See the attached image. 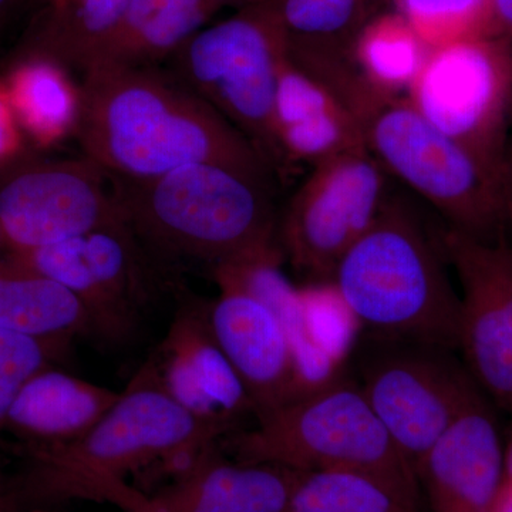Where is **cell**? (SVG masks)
Segmentation results:
<instances>
[{
	"mask_svg": "<svg viewBox=\"0 0 512 512\" xmlns=\"http://www.w3.org/2000/svg\"><path fill=\"white\" fill-rule=\"evenodd\" d=\"M79 87L74 136L107 174L148 180L185 165L215 164L271 184L272 165L261 151L173 74L93 64Z\"/></svg>",
	"mask_w": 512,
	"mask_h": 512,
	"instance_id": "obj_1",
	"label": "cell"
},
{
	"mask_svg": "<svg viewBox=\"0 0 512 512\" xmlns=\"http://www.w3.org/2000/svg\"><path fill=\"white\" fill-rule=\"evenodd\" d=\"M439 234L390 195L375 222L340 259L332 284L370 338L458 350L460 296Z\"/></svg>",
	"mask_w": 512,
	"mask_h": 512,
	"instance_id": "obj_2",
	"label": "cell"
},
{
	"mask_svg": "<svg viewBox=\"0 0 512 512\" xmlns=\"http://www.w3.org/2000/svg\"><path fill=\"white\" fill-rule=\"evenodd\" d=\"M113 181L128 228L150 254L215 266L279 245L271 184L247 174L191 164Z\"/></svg>",
	"mask_w": 512,
	"mask_h": 512,
	"instance_id": "obj_3",
	"label": "cell"
},
{
	"mask_svg": "<svg viewBox=\"0 0 512 512\" xmlns=\"http://www.w3.org/2000/svg\"><path fill=\"white\" fill-rule=\"evenodd\" d=\"M220 437V431L175 402L146 366L80 439L16 447L25 466L12 477L33 507L57 510L64 501L84 498L90 485L126 481L185 447L217 443Z\"/></svg>",
	"mask_w": 512,
	"mask_h": 512,
	"instance_id": "obj_4",
	"label": "cell"
},
{
	"mask_svg": "<svg viewBox=\"0 0 512 512\" xmlns=\"http://www.w3.org/2000/svg\"><path fill=\"white\" fill-rule=\"evenodd\" d=\"M229 434L235 460L291 470L352 471L389 485L420 505V484L356 380L342 370Z\"/></svg>",
	"mask_w": 512,
	"mask_h": 512,
	"instance_id": "obj_5",
	"label": "cell"
},
{
	"mask_svg": "<svg viewBox=\"0 0 512 512\" xmlns=\"http://www.w3.org/2000/svg\"><path fill=\"white\" fill-rule=\"evenodd\" d=\"M286 57L284 30L274 2L238 9L205 26L173 57L175 79L218 111L274 165V107Z\"/></svg>",
	"mask_w": 512,
	"mask_h": 512,
	"instance_id": "obj_6",
	"label": "cell"
},
{
	"mask_svg": "<svg viewBox=\"0 0 512 512\" xmlns=\"http://www.w3.org/2000/svg\"><path fill=\"white\" fill-rule=\"evenodd\" d=\"M365 144L386 174L429 202L448 227L483 241L504 237L500 174L437 130L406 97L372 114Z\"/></svg>",
	"mask_w": 512,
	"mask_h": 512,
	"instance_id": "obj_7",
	"label": "cell"
},
{
	"mask_svg": "<svg viewBox=\"0 0 512 512\" xmlns=\"http://www.w3.org/2000/svg\"><path fill=\"white\" fill-rule=\"evenodd\" d=\"M406 99L441 133L501 173L512 117V47L477 36L430 50Z\"/></svg>",
	"mask_w": 512,
	"mask_h": 512,
	"instance_id": "obj_8",
	"label": "cell"
},
{
	"mask_svg": "<svg viewBox=\"0 0 512 512\" xmlns=\"http://www.w3.org/2000/svg\"><path fill=\"white\" fill-rule=\"evenodd\" d=\"M386 171L367 148L312 167L278 220V242L311 285L332 282L336 266L375 222L387 198Z\"/></svg>",
	"mask_w": 512,
	"mask_h": 512,
	"instance_id": "obj_9",
	"label": "cell"
},
{
	"mask_svg": "<svg viewBox=\"0 0 512 512\" xmlns=\"http://www.w3.org/2000/svg\"><path fill=\"white\" fill-rule=\"evenodd\" d=\"M372 343L356 382L416 474L478 384L453 350L376 339Z\"/></svg>",
	"mask_w": 512,
	"mask_h": 512,
	"instance_id": "obj_10",
	"label": "cell"
},
{
	"mask_svg": "<svg viewBox=\"0 0 512 512\" xmlns=\"http://www.w3.org/2000/svg\"><path fill=\"white\" fill-rule=\"evenodd\" d=\"M6 170L0 178V229L10 252L127 225L113 177L89 158L13 163Z\"/></svg>",
	"mask_w": 512,
	"mask_h": 512,
	"instance_id": "obj_11",
	"label": "cell"
},
{
	"mask_svg": "<svg viewBox=\"0 0 512 512\" xmlns=\"http://www.w3.org/2000/svg\"><path fill=\"white\" fill-rule=\"evenodd\" d=\"M441 248L460 281L458 350L497 409L512 416V245L483 241L450 227Z\"/></svg>",
	"mask_w": 512,
	"mask_h": 512,
	"instance_id": "obj_12",
	"label": "cell"
},
{
	"mask_svg": "<svg viewBox=\"0 0 512 512\" xmlns=\"http://www.w3.org/2000/svg\"><path fill=\"white\" fill-rule=\"evenodd\" d=\"M9 254L72 292L89 316L90 332L111 342L136 332L150 301V281L146 251L127 225Z\"/></svg>",
	"mask_w": 512,
	"mask_h": 512,
	"instance_id": "obj_13",
	"label": "cell"
},
{
	"mask_svg": "<svg viewBox=\"0 0 512 512\" xmlns=\"http://www.w3.org/2000/svg\"><path fill=\"white\" fill-rule=\"evenodd\" d=\"M433 512H495L505 447L494 403L477 386L416 471Z\"/></svg>",
	"mask_w": 512,
	"mask_h": 512,
	"instance_id": "obj_14",
	"label": "cell"
},
{
	"mask_svg": "<svg viewBox=\"0 0 512 512\" xmlns=\"http://www.w3.org/2000/svg\"><path fill=\"white\" fill-rule=\"evenodd\" d=\"M205 311L212 338L235 372L255 413L281 406L312 389L281 320L264 302L232 286Z\"/></svg>",
	"mask_w": 512,
	"mask_h": 512,
	"instance_id": "obj_15",
	"label": "cell"
},
{
	"mask_svg": "<svg viewBox=\"0 0 512 512\" xmlns=\"http://www.w3.org/2000/svg\"><path fill=\"white\" fill-rule=\"evenodd\" d=\"M284 30L286 55L326 84L365 126L379 104L353 63L357 36L377 13L380 0H272Z\"/></svg>",
	"mask_w": 512,
	"mask_h": 512,
	"instance_id": "obj_16",
	"label": "cell"
},
{
	"mask_svg": "<svg viewBox=\"0 0 512 512\" xmlns=\"http://www.w3.org/2000/svg\"><path fill=\"white\" fill-rule=\"evenodd\" d=\"M147 366L175 402L222 437L235 433L244 417L254 416V404L212 338L205 312L178 316Z\"/></svg>",
	"mask_w": 512,
	"mask_h": 512,
	"instance_id": "obj_17",
	"label": "cell"
},
{
	"mask_svg": "<svg viewBox=\"0 0 512 512\" xmlns=\"http://www.w3.org/2000/svg\"><path fill=\"white\" fill-rule=\"evenodd\" d=\"M279 163L311 165L365 148V126L338 94L286 55L274 107Z\"/></svg>",
	"mask_w": 512,
	"mask_h": 512,
	"instance_id": "obj_18",
	"label": "cell"
},
{
	"mask_svg": "<svg viewBox=\"0 0 512 512\" xmlns=\"http://www.w3.org/2000/svg\"><path fill=\"white\" fill-rule=\"evenodd\" d=\"M301 473L225 460L214 446L184 476L147 498L157 512H284Z\"/></svg>",
	"mask_w": 512,
	"mask_h": 512,
	"instance_id": "obj_19",
	"label": "cell"
},
{
	"mask_svg": "<svg viewBox=\"0 0 512 512\" xmlns=\"http://www.w3.org/2000/svg\"><path fill=\"white\" fill-rule=\"evenodd\" d=\"M119 397L120 393L49 367L20 386L5 430L33 446L72 443L92 430Z\"/></svg>",
	"mask_w": 512,
	"mask_h": 512,
	"instance_id": "obj_20",
	"label": "cell"
},
{
	"mask_svg": "<svg viewBox=\"0 0 512 512\" xmlns=\"http://www.w3.org/2000/svg\"><path fill=\"white\" fill-rule=\"evenodd\" d=\"M217 12L210 0H128L119 23L89 67H157Z\"/></svg>",
	"mask_w": 512,
	"mask_h": 512,
	"instance_id": "obj_21",
	"label": "cell"
},
{
	"mask_svg": "<svg viewBox=\"0 0 512 512\" xmlns=\"http://www.w3.org/2000/svg\"><path fill=\"white\" fill-rule=\"evenodd\" d=\"M128 0H36L15 59L40 57L66 69L89 67L126 9Z\"/></svg>",
	"mask_w": 512,
	"mask_h": 512,
	"instance_id": "obj_22",
	"label": "cell"
},
{
	"mask_svg": "<svg viewBox=\"0 0 512 512\" xmlns=\"http://www.w3.org/2000/svg\"><path fill=\"white\" fill-rule=\"evenodd\" d=\"M0 329L66 346L90 332L82 303L47 276L0 252Z\"/></svg>",
	"mask_w": 512,
	"mask_h": 512,
	"instance_id": "obj_23",
	"label": "cell"
},
{
	"mask_svg": "<svg viewBox=\"0 0 512 512\" xmlns=\"http://www.w3.org/2000/svg\"><path fill=\"white\" fill-rule=\"evenodd\" d=\"M69 72L52 60L26 57L13 60L2 80L23 134L39 146H52L76 133L80 87Z\"/></svg>",
	"mask_w": 512,
	"mask_h": 512,
	"instance_id": "obj_24",
	"label": "cell"
},
{
	"mask_svg": "<svg viewBox=\"0 0 512 512\" xmlns=\"http://www.w3.org/2000/svg\"><path fill=\"white\" fill-rule=\"evenodd\" d=\"M431 47L394 10L377 12L357 36L353 63L367 92L379 104L403 99Z\"/></svg>",
	"mask_w": 512,
	"mask_h": 512,
	"instance_id": "obj_25",
	"label": "cell"
},
{
	"mask_svg": "<svg viewBox=\"0 0 512 512\" xmlns=\"http://www.w3.org/2000/svg\"><path fill=\"white\" fill-rule=\"evenodd\" d=\"M284 512H421L389 485L352 471L301 473Z\"/></svg>",
	"mask_w": 512,
	"mask_h": 512,
	"instance_id": "obj_26",
	"label": "cell"
},
{
	"mask_svg": "<svg viewBox=\"0 0 512 512\" xmlns=\"http://www.w3.org/2000/svg\"><path fill=\"white\" fill-rule=\"evenodd\" d=\"M394 12L427 46L490 36L491 0H392Z\"/></svg>",
	"mask_w": 512,
	"mask_h": 512,
	"instance_id": "obj_27",
	"label": "cell"
},
{
	"mask_svg": "<svg viewBox=\"0 0 512 512\" xmlns=\"http://www.w3.org/2000/svg\"><path fill=\"white\" fill-rule=\"evenodd\" d=\"M64 348L66 346L0 329V376L25 383L42 370L53 367V360L62 355Z\"/></svg>",
	"mask_w": 512,
	"mask_h": 512,
	"instance_id": "obj_28",
	"label": "cell"
},
{
	"mask_svg": "<svg viewBox=\"0 0 512 512\" xmlns=\"http://www.w3.org/2000/svg\"><path fill=\"white\" fill-rule=\"evenodd\" d=\"M23 131L16 119L5 84L0 80V170L15 163L22 151Z\"/></svg>",
	"mask_w": 512,
	"mask_h": 512,
	"instance_id": "obj_29",
	"label": "cell"
},
{
	"mask_svg": "<svg viewBox=\"0 0 512 512\" xmlns=\"http://www.w3.org/2000/svg\"><path fill=\"white\" fill-rule=\"evenodd\" d=\"M55 510H39L26 500L20 493L12 476L0 474V512H53Z\"/></svg>",
	"mask_w": 512,
	"mask_h": 512,
	"instance_id": "obj_30",
	"label": "cell"
},
{
	"mask_svg": "<svg viewBox=\"0 0 512 512\" xmlns=\"http://www.w3.org/2000/svg\"><path fill=\"white\" fill-rule=\"evenodd\" d=\"M490 36L512 39V0H491Z\"/></svg>",
	"mask_w": 512,
	"mask_h": 512,
	"instance_id": "obj_31",
	"label": "cell"
},
{
	"mask_svg": "<svg viewBox=\"0 0 512 512\" xmlns=\"http://www.w3.org/2000/svg\"><path fill=\"white\" fill-rule=\"evenodd\" d=\"M500 185L505 225L512 229V140L508 143L503 165H501Z\"/></svg>",
	"mask_w": 512,
	"mask_h": 512,
	"instance_id": "obj_32",
	"label": "cell"
},
{
	"mask_svg": "<svg viewBox=\"0 0 512 512\" xmlns=\"http://www.w3.org/2000/svg\"><path fill=\"white\" fill-rule=\"evenodd\" d=\"M212 5L220 10L222 8H247V6L256 5V3L266 2V0H210Z\"/></svg>",
	"mask_w": 512,
	"mask_h": 512,
	"instance_id": "obj_33",
	"label": "cell"
},
{
	"mask_svg": "<svg viewBox=\"0 0 512 512\" xmlns=\"http://www.w3.org/2000/svg\"><path fill=\"white\" fill-rule=\"evenodd\" d=\"M495 512H512V485H504Z\"/></svg>",
	"mask_w": 512,
	"mask_h": 512,
	"instance_id": "obj_34",
	"label": "cell"
},
{
	"mask_svg": "<svg viewBox=\"0 0 512 512\" xmlns=\"http://www.w3.org/2000/svg\"><path fill=\"white\" fill-rule=\"evenodd\" d=\"M26 0H0V22L8 18L10 13L15 12Z\"/></svg>",
	"mask_w": 512,
	"mask_h": 512,
	"instance_id": "obj_35",
	"label": "cell"
},
{
	"mask_svg": "<svg viewBox=\"0 0 512 512\" xmlns=\"http://www.w3.org/2000/svg\"><path fill=\"white\" fill-rule=\"evenodd\" d=\"M505 484L512 485V430L508 446L505 447Z\"/></svg>",
	"mask_w": 512,
	"mask_h": 512,
	"instance_id": "obj_36",
	"label": "cell"
},
{
	"mask_svg": "<svg viewBox=\"0 0 512 512\" xmlns=\"http://www.w3.org/2000/svg\"><path fill=\"white\" fill-rule=\"evenodd\" d=\"M8 251V247H6L5 238H3L2 229H0V252Z\"/></svg>",
	"mask_w": 512,
	"mask_h": 512,
	"instance_id": "obj_37",
	"label": "cell"
},
{
	"mask_svg": "<svg viewBox=\"0 0 512 512\" xmlns=\"http://www.w3.org/2000/svg\"><path fill=\"white\" fill-rule=\"evenodd\" d=\"M5 448H6V443H3V441L0 440V451L5 450Z\"/></svg>",
	"mask_w": 512,
	"mask_h": 512,
	"instance_id": "obj_38",
	"label": "cell"
},
{
	"mask_svg": "<svg viewBox=\"0 0 512 512\" xmlns=\"http://www.w3.org/2000/svg\"><path fill=\"white\" fill-rule=\"evenodd\" d=\"M55 512H63V511L56 510Z\"/></svg>",
	"mask_w": 512,
	"mask_h": 512,
	"instance_id": "obj_39",
	"label": "cell"
}]
</instances>
